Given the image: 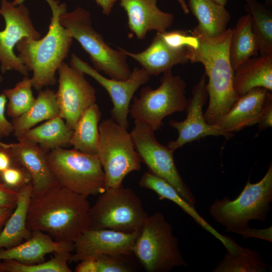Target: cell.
Segmentation results:
<instances>
[{
  "label": "cell",
  "mask_w": 272,
  "mask_h": 272,
  "mask_svg": "<svg viewBox=\"0 0 272 272\" xmlns=\"http://www.w3.org/2000/svg\"><path fill=\"white\" fill-rule=\"evenodd\" d=\"M3 81V77L0 74V83Z\"/></svg>",
  "instance_id": "obj_48"
},
{
  "label": "cell",
  "mask_w": 272,
  "mask_h": 272,
  "mask_svg": "<svg viewBox=\"0 0 272 272\" xmlns=\"http://www.w3.org/2000/svg\"><path fill=\"white\" fill-rule=\"evenodd\" d=\"M102 113L95 103L79 119L71 141L73 149L83 153L97 155L99 143V124Z\"/></svg>",
  "instance_id": "obj_29"
},
{
  "label": "cell",
  "mask_w": 272,
  "mask_h": 272,
  "mask_svg": "<svg viewBox=\"0 0 272 272\" xmlns=\"http://www.w3.org/2000/svg\"><path fill=\"white\" fill-rule=\"evenodd\" d=\"M72 252L54 254L50 260L34 264H25L13 260L0 261V272H71L68 261Z\"/></svg>",
  "instance_id": "obj_32"
},
{
  "label": "cell",
  "mask_w": 272,
  "mask_h": 272,
  "mask_svg": "<svg viewBox=\"0 0 272 272\" xmlns=\"http://www.w3.org/2000/svg\"><path fill=\"white\" fill-rule=\"evenodd\" d=\"M87 198L56 183L31 197L27 227L31 231L45 233L55 241L74 243L90 229Z\"/></svg>",
  "instance_id": "obj_1"
},
{
  "label": "cell",
  "mask_w": 272,
  "mask_h": 272,
  "mask_svg": "<svg viewBox=\"0 0 272 272\" xmlns=\"http://www.w3.org/2000/svg\"><path fill=\"white\" fill-rule=\"evenodd\" d=\"M99 131L97 155L104 172L106 188L119 187L127 175L141 170V158L130 133L111 118L99 123Z\"/></svg>",
  "instance_id": "obj_9"
},
{
  "label": "cell",
  "mask_w": 272,
  "mask_h": 272,
  "mask_svg": "<svg viewBox=\"0 0 272 272\" xmlns=\"http://www.w3.org/2000/svg\"><path fill=\"white\" fill-rule=\"evenodd\" d=\"M237 234H240L243 239L257 238L269 242L272 241L271 226L265 229H255L248 227L242 230L238 231Z\"/></svg>",
  "instance_id": "obj_39"
},
{
  "label": "cell",
  "mask_w": 272,
  "mask_h": 272,
  "mask_svg": "<svg viewBox=\"0 0 272 272\" xmlns=\"http://www.w3.org/2000/svg\"><path fill=\"white\" fill-rule=\"evenodd\" d=\"M272 201V165L258 182L248 181L238 196L231 200L227 196L217 199L209 212L213 218L226 229L237 233L248 227L250 221L265 222Z\"/></svg>",
  "instance_id": "obj_4"
},
{
  "label": "cell",
  "mask_w": 272,
  "mask_h": 272,
  "mask_svg": "<svg viewBox=\"0 0 272 272\" xmlns=\"http://www.w3.org/2000/svg\"><path fill=\"white\" fill-rule=\"evenodd\" d=\"M180 5L183 12L187 14L189 13V10L188 9L187 4L186 3L185 0H176Z\"/></svg>",
  "instance_id": "obj_45"
},
{
  "label": "cell",
  "mask_w": 272,
  "mask_h": 272,
  "mask_svg": "<svg viewBox=\"0 0 272 272\" xmlns=\"http://www.w3.org/2000/svg\"><path fill=\"white\" fill-rule=\"evenodd\" d=\"M73 132L74 130L59 115L28 130L17 139L25 140L49 152L71 146Z\"/></svg>",
  "instance_id": "obj_26"
},
{
  "label": "cell",
  "mask_w": 272,
  "mask_h": 272,
  "mask_svg": "<svg viewBox=\"0 0 272 272\" xmlns=\"http://www.w3.org/2000/svg\"><path fill=\"white\" fill-rule=\"evenodd\" d=\"M16 163L11 155L0 147V174Z\"/></svg>",
  "instance_id": "obj_41"
},
{
  "label": "cell",
  "mask_w": 272,
  "mask_h": 272,
  "mask_svg": "<svg viewBox=\"0 0 272 272\" xmlns=\"http://www.w3.org/2000/svg\"><path fill=\"white\" fill-rule=\"evenodd\" d=\"M187 6L198 21L191 32L215 37L226 30L231 16L225 6L213 0H188Z\"/></svg>",
  "instance_id": "obj_24"
},
{
  "label": "cell",
  "mask_w": 272,
  "mask_h": 272,
  "mask_svg": "<svg viewBox=\"0 0 272 272\" xmlns=\"http://www.w3.org/2000/svg\"><path fill=\"white\" fill-rule=\"evenodd\" d=\"M59 115L55 92L48 88L40 90L31 107L24 114L12 119L13 133L17 138L37 123Z\"/></svg>",
  "instance_id": "obj_27"
},
{
  "label": "cell",
  "mask_w": 272,
  "mask_h": 272,
  "mask_svg": "<svg viewBox=\"0 0 272 272\" xmlns=\"http://www.w3.org/2000/svg\"><path fill=\"white\" fill-rule=\"evenodd\" d=\"M139 185L141 187L154 191L158 195L160 199H167L173 201L192 218L197 224L218 239L226 249H230L232 247L233 239L227 235H222L218 232L199 215L194 206L186 201L177 190L164 179L148 171L142 176Z\"/></svg>",
  "instance_id": "obj_22"
},
{
  "label": "cell",
  "mask_w": 272,
  "mask_h": 272,
  "mask_svg": "<svg viewBox=\"0 0 272 272\" xmlns=\"http://www.w3.org/2000/svg\"><path fill=\"white\" fill-rule=\"evenodd\" d=\"M133 254L148 272H169L175 267L187 266L171 225L159 212L149 216L145 221Z\"/></svg>",
  "instance_id": "obj_7"
},
{
  "label": "cell",
  "mask_w": 272,
  "mask_h": 272,
  "mask_svg": "<svg viewBox=\"0 0 272 272\" xmlns=\"http://www.w3.org/2000/svg\"><path fill=\"white\" fill-rule=\"evenodd\" d=\"M127 16L129 30L138 39H145L148 32H162L173 23V14L161 10L157 0H118Z\"/></svg>",
  "instance_id": "obj_19"
},
{
  "label": "cell",
  "mask_w": 272,
  "mask_h": 272,
  "mask_svg": "<svg viewBox=\"0 0 272 272\" xmlns=\"http://www.w3.org/2000/svg\"><path fill=\"white\" fill-rule=\"evenodd\" d=\"M14 209V208H3L0 209V229L3 227Z\"/></svg>",
  "instance_id": "obj_44"
},
{
  "label": "cell",
  "mask_w": 272,
  "mask_h": 272,
  "mask_svg": "<svg viewBox=\"0 0 272 272\" xmlns=\"http://www.w3.org/2000/svg\"><path fill=\"white\" fill-rule=\"evenodd\" d=\"M265 4L268 6H271L272 5V0H264Z\"/></svg>",
  "instance_id": "obj_47"
},
{
  "label": "cell",
  "mask_w": 272,
  "mask_h": 272,
  "mask_svg": "<svg viewBox=\"0 0 272 272\" xmlns=\"http://www.w3.org/2000/svg\"><path fill=\"white\" fill-rule=\"evenodd\" d=\"M17 140V143L0 141V147L7 150L15 161L29 172L32 184L31 197H35L57 183L48 165V152L25 140Z\"/></svg>",
  "instance_id": "obj_17"
},
{
  "label": "cell",
  "mask_w": 272,
  "mask_h": 272,
  "mask_svg": "<svg viewBox=\"0 0 272 272\" xmlns=\"http://www.w3.org/2000/svg\"><path fill=\"white\" fill-rule=\"evenodd\" d=\"M159 33L166 45L173 50H181L186 47L197 49L199 45L198 38L190 31L176 30Z\"/></svg>",
  "instance_id": "obj_34"
},
{
  "label": "cell",
  "mask_w": 272,
  "mask_h": 272,
  "mask_svg": "<svg viewBox=\"0 0 272 272\" xmlns=\"http://www.w3.org/2000/svg\"><path fill=\"white\" fill-rule=\"evenodd\" d=\"M259 53L257 44L252 30V18L247 14L240 17L232 29L229 55L235 71L241 64Z\"/></svg>",
  "instance_id": "obj_28"
},
{
  "label": "cell",
  "mask_w": 272,
  "mask_h": 272,
  "mask_svg": "<svg viewBox=\"0 0 272 272\" xmlns=\"http://www.w3.org/2000/svg\"><path fill=\"white\" fill-rule=\"evenodd\" d=\"M60 22L89 54L94 68L110 78L119 80L128 79L131 71L126 55L120 47L112 48L101 34L94 28L90 12L78 7L60 16Z\"/></svg>",
  "instance_id": "obj_5"
},
{
  "label": "cell",
  "mask_w": 272,
  "mask_h": 272,
  "mask_svg": "<svg viewBox=\"0 0 272 272\" xmlns=\"http://www.w3.org/2000/svg\"><path fill=\"white\" fill-rule=\"evenodd\" d=\"M141 231L125 233L108 229H89L74 242L70 261L79 262L100 255L129 256Z\"/></svg>",
  "instance_id": "obj_16"
},
{
  "label": "cell",
  "mask_w": 272,
  "mask_h": 272,
  "mask_svg": "<svg viewBox=\"0 0 272 272\" xmlns=\"http://www.w3.org/2000/svg\"><path fill=\"white\" fill-rule=\"evenodd\" d=\"M190 33L197 37L199 45L197 49L186 47V56L188 61L204 66L209 98L204 116L209 124L217 125L239 97L233 87L234 71L229 55L232 29L215 37Z\"/></svg>",
  "instance_id": "obj_2"
},
{
  "label": "cell",
  "mask_w": 272,
  "mask_h": 272,
  "mask_svg": "<svg viewBox=\"0 0 272 272\" xmlns=\"http://www.w3.org/2000/svg\"><path fill=\"white\" fill-rule=\"evenodd\" d=\"M260 55H272V14L257 0H244Z\"/></svg>",
  "instance_id": "obj_31"
},
{
  "label": "cell",
  "mask_w": 272,
  "mask_h": 272,
  "mask_svg": "<svg viewBox=\"0 0 272 272\" xmlns=\"http://www.w3.org/2000/svg\"><path fill=\"white\" fill-rule=\"evenodd\" d=\"M45 1L52 12L47 33L41 39L24 37L16 45L18 56L28 71L33 72L31 80L37 90L55 84L56 72L67 57L73 40L59 20L61 15L66 12L65 4Z\"/></svg>",
  "instance_id": "obj_3"
},
{
  "label": "cell",
  "mask_w": 272,
  "mask_h": 272,
  "mask_svg": "<svg viewBox=\"0 0 272 272\" xmlns=\"http://www.w3.org/2000/svg\"><path fill=\"white\" fill-rule=\"evenodd\" d=\"M207 79L206 74L203 73L193 86L192 97L187 99L184 110L186 113L185 119L180 121L171 120L169 122V125L178 133L177 138L170 141L167 145L173 151L188 143L207 136H223L229 139L234 135L224 132L217 125L209 124L205 119L203 107L208 98Z\"/></svg>",
  "instance_id": "obj_15"
},
{
  "label": "cell",
  "mask_w": 272,
  "mask_h": 272,
  "mask_svg": "<svg viewBox=\"0 0 272 272\" xmlns=\"http://www.w3.org/2000/svg\"><path fill=\"white\" fill-rule=\"evenodd\" d=\"M271 103V92L261 87L255 88L239 96L217 125L224 132L234 134L258 124Z\"/></svg>",
  "instance_id": "obj_18"
},
{
  "label": "cell",
  "mask_w": 272,
  "mask_h": 272,
  "mask_svg": "<svg viewBox=\"0 0 272 272\" xmlns=\"http://www.w3.org/2000/svg\"><path fill=\"white\" fill-rule=\"evenodd\" d=\"M0 15L5 21V29L0 31V62L3 73L15 71L27 76L28 71L14 53V47L24 37L40 38L29 16L28 8L22 3L14 5L8 0H2Z\"/></svg>",
  "instance_id": "obj_12"
},
{
  "label": "cell",
  "mask_w": 272,
  "mask_h": 272,
  "mask_svg": "<svg viewBox=\"0 0 272 272\" xmlns=\"http://www.w3.org/2000/svg\"><path fill=\"white\" fill-rule=\"evenodd\" d=\"M70 64L93 78L106 90L113 104L110 112L111 118L127 129L130 101L138 89L150 80V76L148 73L142 67H135L126 80L107 78L75 54L72 55Z\"/></svg>",
  "instance_id": "obj_14"
},
{
  "label": "cell",
  "mask_w": 272,
  "mask_h": 272,
  "mask_svg": "<svg viewBox=\"0 0 272 272\" xmlns=\"http://www.w3.org/2000/svg\"><path fill=\"white\" fill-rule=\"evenodd\" d=\"M213 1L224 6H226L228 2V0H213Z\"/></svg>",
  "instance_id": "obj_46"
},
{
  "label": "cell",
  "mask_w": 272,
  "mask_h": 272,
  "mask_svg": "<svg viewBox=\"0 0 272 272\" xmlns=\"http://www.w3.org/2000/svg\"><path fill=\"white\" fill-rule=\"evenodd\" d=\"M18 195V191L7 187L0 181V209L15 208Z\"/></svg>",
  "instance_id": "obj_38"
},
{
  "label": "cell",
  "mask_w": 272,
  "mask_h": 272,
  "mask_svg": "<svg viewBox=\"0 0 272 272\" xmlns=\"http://www.w3.org/2000/svg\"><path fill=\"white\" fill-rule=\"evenodd\" d=\"M76 266V272H98V266L94 257L84 259Z\"/></svg>",
  "instance_id": "obj_40"
},
{
  "label": "cell",
  "mask_w": 272,
  "mask_h": 272,
  "mask_svg": "<svg viewBox=\"0 0 272 272\" xmlns=\"http://www.w3.org/2000/svg\"><path fill=\"white\" fill-rule=\"evenodd\" d=\"M148 216L140 197L122 185L99 194L89 210L90 229L131 233L141 231Z\"/></svg>",
  "instance_id": "obj_8"
},
{
  "label": "cell",
  "mask_w": 272,
  "mask_h": 272,
  "mask_svg": "<svg viewBox=\"0 0 272 272\" xmlns=\"http://www.w3.org/2000/svg\"><path fill=\"white\" fill-rule=\"evenodd\" d=\"M268 268L256 250L241 247L235 242L232 250H227L224 258L213 271L262 272Z\"/></svg>",
  "instance_id": "obj_30"
},
{
  "label": "cell",
  "mask_w": 272,
  "mask_h": 272,
  "mask_svg": "<svg viewBox=\"0 0 272 272\" xmlns=\"http://www.w3.org/2000/svg\"><path fill=\"white\" fill-rule=\"evenodd\" d=\"M126 55L137 61L151 76H158L171 70L176 64H184L188 62L186 48L175 50L170 48L162 40L159 32H157L150 45L144 50L134 53L121 48Z\"/></svg>",
  "instance_id": "obj_21"
},
{
  "label": "cell",
  "mask_w": 272,
  "mask_h": 272,
  "mask_svg": "<svg viewBox=\"0 0 272 272\" xmlns=\"http://www.w3.org/2000/svg\"><path fill=\"white\" fill-rule=\"evenodd\" d=\"M8 99L2 93L0 94V139L9 136L13 132V126L5 115Z\"/></svg>",
  "instance_id": "obj_37"
},
{
  "label": "cell",
  "mask_w": 272,
  "mask_h": 272,
  "mask_svg": "<svg viewBox=\"0 0 272 272\" xmlns=\"http://www.w3.org/2000/svg\"><path fill=\"white\" fill-rule=\"evenodd\" d=\"M96 4L101 7L102 13L109 15L111 13L115 3L118 0H94Z\"/></svg>",
  "instance_id": "obj_43"
},
{
  "label": "cell",
  "mask_w": 272,
  "mask_h": 272,
  "mask_svg": "<svg viewBox=\"0 0 272 272\" xmlns=\"http://www.w3.org/2000/svg\"><path fill=\"white\" fill-rule=\"evenodd\" d=\"M186 83L171 70L163 73L161 84L156 89L143 87L139 97H134L129 113L134 120H140L156 131L163 125L164 118L185 110L187 99Z\"/></svg>",
  "instance_id": "obj_10"
},
{
  "label": "cell",
  "mask_w": 272,
  "mask_h": 272,
  "mask_svg": "<svg viewBox=\"0 0 272 272\" xmlns=\"http://www.w3.org/2000/svg\"><path fill=\"white\" fill-rule=\"evenodd\" d=\"M47 161L57 183L70 190L87 197L105 191V174L97 155L61 148L49 151Z\"/></svg>",
  "instance_id": "obj_6"
},
{
  "label": "cell",
  "mask_w": 272,
  "mask_h": 272,
  "mask_svg": "<svg viewBox=\"0 0 272 272\" xmlns=\"http://www.w3.org/2000/svg\"><path fill=\"white\" fill-rule=\"evenodd\" d=\"M32 192V182L18 191L16 205L0 232V249L16 246L31 236L27 219Z\"/></svg>",
  "instance_id": "obj_25"
},
{
  "label": "cell",
  "mask_w": 272,
  "mask_h": 272,
  "mask_svg": "<svg viewBox=\"0 0 272 272\" xmlns=\"http://www.w3.org/2000/svg\"><path fill=\"white\" fill-rule=\"evenodd\" d=\"M74 243L57 241L40 231H33L31 236L18 245L0 249V261L13 260L25 264H34L44 261L50 253L72 252Z\"/></svg>",
  "instance_id": "obj_20"
},
{
  "label": "cell",
  "mask_w": 272,
  "mask_h": 272,
  "mask_svg": "<svg viewBox=\"0 0 272 272\" xmlns=\"http://www.w3.org/2000/svg\"><path fill=\"white\" fill-rule=\"evenodd\" d=\"M260 130L271 127L272 126V103L265 108L261 118L258 123Z\"/></svg>",
  "instance_id": "obj_42"
},
{
  "label": "cell",
  "mask_w": 272,
  "mask_h": 272,
  "mask_svg": "<svg viewBox=\"0 0 272 272\" xmlns=\"http://www.w3.org/2000/svg\"><path fill=\"white\" fill-rule=\"evenodd\" d=\"M57 71L59 85L55 94L59 115L74 130L84 112L96 103V91L85 74L71 64L63 62Z\"/></svg>",
  "instance_id": "obj_13"
},
{
  "label": "cell",
  "mask_w": 272,
  "mask_h": 272,
  "mask_svg": "<svg viewBox=\"0 0 272 272\" xmlns=\"http://www.w3.org/2000/svg\"><path fill=\"white\" fill-rule=\"evenodd\" d=\"M234 89L241 96L257 87L272 91V55L256 56L234 71Z\"/></svg>",
  "instance_id": "obj_23"
},
{
  "label": "cell",
  "mask_w": 272,
  "mask_h": 272,
  "mask_svg": "<svg viewBox=\"0 0 272 272\" xmlns=\"http://www.w3.org/2000/svg\"><path fill=\"white\" fill-rule=\"evenodd\" d=\"M32 87L31 78L25 76L14 88L3 91L8 99L6 111L9 117L16 118L31 107L35 100Z\"/></svg>",
  "instance_id": "obj_33"
},
{
  "label": "cell",
  "mask_w": 272,
  "mask_h": 272,
  "mask_svg": "<svg viewBox=\"0 0 272 272\" xmlns=\"http://www.w3.org/2000/svg\"><path fill=\"white\" fill-rule=\"evenodd\" d=\"M154 131L145 123L134 120V127L130 133L142 162L150 172L171 184L186 201L194 206L195 198L176 166L174 151L160 143Z\"/></svg>",
  "instance_id": "obj_11"
},
{
  "label": "cell",
  "mask_w": 272,
  "mask_h": 272,
  "mask_svg": "<svg viewBox=\"0 0 272 272\" xmlns=\"http://www.w3.org/2000/svg\"><path fill=\"white\" fill-rule=\"evenodd\" d=\"M0 181L7 187L19 191L32 181L27 170L16 163L0 174Z\"/></svg>",
  "instance_id": "obj_35"
},
{
  "label": "cell",
  "mask_w": 272,
  "mask_h": 272,
  "mask_svg": "<svg viewBox=\"0 0 272 272\" xmlns=\"http://www.w3.org/2000/svg\"><path fill=\"white\" fill-rule=\"evenodd\" d=\"M125 255L103 254L96 257L98 272H130L134 267L124 258Z\"/></svg>",
  "instance_id": "obj_36"
}]
</instances>
